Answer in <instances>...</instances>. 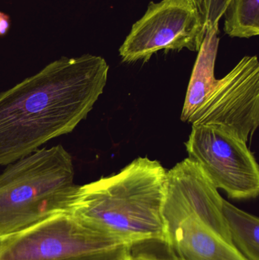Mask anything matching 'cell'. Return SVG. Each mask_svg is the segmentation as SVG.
<instances>
[{
    "label": "cell",
    "mask_w": 259,
    "mask_h": 260,
    "mask_svg": "<svg viewBox=\"0 0 259 260\" xmlns=\"http://www.w3.org/2000/svg\"><path fill=\"white\" fill-rule=\"evenodd\" d=\"M223 197L199 164L187 158L167 171L164 247L183 260H247L234 247Z\"/></svg>",
    "instance_id": "obj_3"
},
{
    "label": "cell",
    "mask_w": 259,
    "mask_h": 260,
    "mask_svg": "<svg viewBox=\"0 0 259 260\" xmlns=\"http://www.w3.org/2000/svg\"><path fill=\"white\" fill-rule=\"evenodd\" d=\"M10 27V16L7 13L0 12V37L6 36L9 33Z\"/></svg>",
    "instance_id": "obj_15"
},
{
    "label": "cell",
    "mask_w": 259,
    "mask_h": 260,
    "mask_svg": "<svg viewBox=\"0 0 259 260\" xmlns=\"http://www.w3.org/2000/svg\"><path fill=\"white\" fill-rule=\"evenodd\" d=\"M122 245L128 244L89 227L71 212H60L5 238L0 260H77Z\"/></svg>",
    "instance_id": "obj_6"
},
{
    "label": "cell",
    "mask_w": 259,
    "mask_h": 260,
    "mask_svg": "<svg viewBox=\"0 0 259 260\" xmlns=\"http://www.w3.org/2000/svg\"><path fill=\"white\" fill-rule=\"evenodd\" d=\"M223 16L225 33L231 38L259 35V0H230Z\"/></svg>",
    "instance_id": "obj_11"
},
{
    "label": "cell",
    "mask_w": 259,
    "mask_h": 260,
    "mask_svg": "<svg viewBox=\"0 0 259 260\" xmlns=\"http://www.w3.org/2000/svg\"><path fill=\"white\" fill-rule=\"evenodd\" d=\"M132 246L122 245L77 260H125Z\"/></svg>",
    "instance_id": "obj_13"
},
{
    "label": "cell",
    "mask_w": 259,
    "mask_h": 260,
    "mask_svg": "<svg viewBox=\"0 0 259 260\" xmlns=\"http://www.w3.org/2000/svg\"><path fill=\"white\" fill-rule=\"evenodd\" d=\"M222 211L235 248L247 260H259V219L224 199Z\"/></svg>",
    "instance_id": "obj_10"
},
{
    "label": "cell",
    "mask_w": 259,
    "mask_h": 260,
    "mask_svg": "<svg viewBox=\"0 0 259 260\" xmlns=\"http://www.w3.org/2000/svg\"><path fill=\"white\" fill-rule=\"evenodd\" d=\"M167 171L158 160L138 157L117 174L78 186L69 212L128 245L164 243Z\"/></svg>",
    "instance_id": "obj_2"
},
{
    "label": "cell",
    "mask_w": 259,
    "mask_h": 260,
    "mask_svg": "<svg viewBox=\"0 0 259 260\" xmlns=\"http://www.w3.org/2000/svg\"><path fill=\"white\" fill-rule=\"evenodd\" d=\"M230 0H208L205 16L206 27H218Z\"/></svg>",
    "instance_id": "obj_12"
},
{
    "label": "cell",
    "mask_w": 259,
    "mask_h": 260,
    "mask_svg": "<svg viewBox=\"0 0 259 260\" xmlns=\"http://www.w3.org/2000/svg\"><path fill=\"white\" fill-rule=\"evenodd\" d=\"M185 1L188 2L198 11L205 21V12H206L208 0H185Z\"/></svg>",
    "instance_id": "obj_16"
},
{
    "label": "cell",
    "mask_w": 259,
    "mask_h": 260,
    "mask_svg": "<svg viewBox=\"0 0 259 260\" xmlns=\"http://www.w3.org/2000/svg\"><path fill=\"white\" fill-rule=\"evenodd\" d=\"M5 238H0V247H1L2 244H3V241H4Z\"/></svg>",
    "instance_id": "obj_18"
},
{
    "label": "cell",
    "mask_w": 259,
    "mask_h": 260,
    "mask_svg": "<svg viewBox=\"0 0 259 260\" xmlns=\"http://www.w3.org/2000/svg\"><path fill=\"white\" fill-rule=\"evenodd\" d=\"M163 246H164V244H163ZM164 249H165V247H164ZM164 256H165L166 259L167 260H183L180 259V258L177 257V256H174V255L172 254V253H169L166 249L165 252H164Z\"/></svg>",
    "instance_id": "obj_17"
},
{
    "label": "cell",
    "mask_w": 259,
    "mask_h": 260,
    "mask_svg": "<svg viewBox=\"0 0 259 260\" xmlns=\"http://www.w3.org/2000/svg\"><path fill=\"white\" fill-rule=\"evenodd\" d=\"M218 27H206L186 95L180 119L190 123L214 88V66L218 50Z\"/></svg>",
    "instance_id": "obj_9"
},
{
    "label": "cell",
    "mask_w": 259,
    "mask_h": 260,
    "mask_svg": "<svg viewBox=\"0 0 259 260\" xmlns=\"http://www.w3.org/2000/svg\"><path fill=\"white\" fill-rule=\"evenodd\" d=\"M205 31L203 18L188 2H152L132 25L119 53L123 62H135L147 61L161 50L198 52Z\"/></svg>",
    "instance_id": "obj_7"
},
{
    "label": "cell",
    "mask_w": 259,
    "mask_h": 260,
    "mask_svg": "<svg viewBox=\"0 0 259 260\" xmlns=\"http://www.w3.org/2000/svg\"><path fill=\"white\" fill-rule=\"evenodd\" d=\"M72 157L62 145L41 148L0 174V238L69 212L77 185Z\"/></svg>",
    "instance_id": "obj_4"
},
{
    "label": "cell",
    "mask_w": 259,
    "mask_h": 260,
    "mask_svg": "<svg viewBox=\"0 0 259 260\" xmlns=\"http://www.w3.org/2000/svg\"><path fill=\"white\" fill-rule=\"evenodd\" d=\"M103 57H61L0 93V165L68 134L86 118L108 79Z\"/></svg>",
    "instance_id": "obj_1"
},
{
    "label": "cell",
    "mask_w": 259,
    "mask_h": 260,
    "mask_svg": "<svg viewBox=\"0 0 259 260\" xmlns=\"http://www.w3.org/2000/svg\"><path fill=\"white\" fill-rule=\"evenodd\" d=\"M185 145L189 158L200 165L217 189L233 200L258 197V165L237 133L220 125H192Z\"/></svg>",
    "instance_id": "obj_5"
},
{
    "label": "cell",
    "mask_w": 259,
    "mask_h": 260,
    "mask_svg": "<svg viewBox=\"0 0 259 260\" xmlns=\"http://www.w3.org/2000/svg\"><path fill=\"white\" fill-rule=\"evenodd\" d=\"M125 260H167L163 255L155 254L153 253L141 251V250H134L133 247H131L130 251Z\"/></svg>",
    "instance_id": "obj_14"
},
{
    "label": "cell",
    "mask_w": 259,
    "mask_h": 260,
    "mask_svg": "<svg viewBox=\"0 0 259 260\" xmlns=\"http://www.w3.org/2000/svg\"><path fill=\"white\" fill-rule=\"evenodd\" d=\"M190 123L224 126L249 142L259 125L258 57L244 56L225 77L217 79Z\"/></svg>",
    "instance_id": "obj_8"
}]
</instances>
